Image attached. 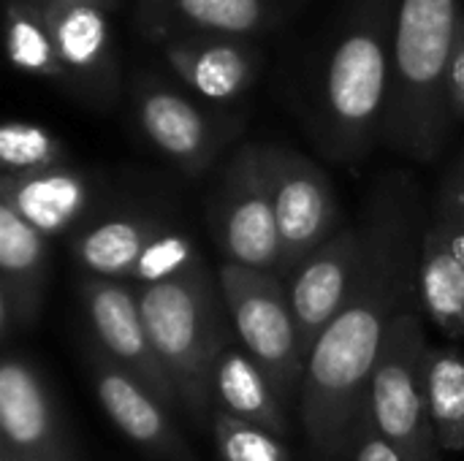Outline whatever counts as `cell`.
<instances>
[{"label":"cell","mask_w":464,"mask_h":461,"mask_svg":"<svg viewBox=\"0 0 464 461\" xmlns=\"http://www.w3.org/2000/svg\"><path fill=\"white\" fill-rule=\"evenodd\" d=\"M427 215L421 187L408 171L381 174L364 198V264L345 310L310 353L299 394L313 461H345L392 326L405 310L421 304Z\"/></svg>","instance_id":"6da1fadb"},{"label":"cell","mask_w":464,"mask_h":461,"mask_svg":"<svg viewBox=\"0 0 464 461\" xmlns=\"http://www.w3.org/2000/svg\"><path fill=\"white\" fill-rule=\"evenodd\" d=\"M397 0H351L313 76L310 130L326 158L345 166L367 160L392 90V38Z\"/></svg>","instance_id":"7a4b0ae2"},{"label":"cell","mask_w":464,"mask_h":461,"mask_svg":"<svg viewBox=\"0 0 464 461\" xmlns=\"http://www.w3.org/2000/svg\"><path fill=\"white\" fill-rule=\"evenodd\" d=\"M462 22V0H397L383 144L413 163H435L451 141L446 82Z\"/></svg>","instance_id":"3957f363"},{"label":"cell","mask_w":464,"mask_h":461,"mask_svg":"<svg viewBox=\"0 0 464 461\" xmlns=\"http://www.w3.org/2000/svg\"><path fill=\"white\" fill-rule=\"evenodd\" d=\"M150 340L177 389L182 413L198 427L212 424V370L231 345L228 310L218 277L204 258L147 285H136Z\"/></svg>","instance_id":"277c9868"},{"label":"cell","mask_w":464,"mask_h":461,"mask_svg":"<svg viewBox=\"0 0 464 461\" xmlns=\"http://www.w3.org/2000/svg\"><path fill=\"white\" fill-rule=\"evenodd\" d=\"M427 348L421 304H416L394 321L370 380L367 413L405 461H440L443 454L427 408Z\"/></svg>","instance_id":"5b68a950"},{"label":"cell","mask_w":464,"mask_h":461,"mask_svg":"<svg viewBox=\"0 0 464 461\" xmlns=\"http://www.w3.org/2000/svg\"><path fill=\"white\" fill-rule=\"evenodd\" d=\"M218 283L242 348L264 370L288 408V402L302 394L307 367L291 312L288 283L275 272L245 269L226 261L218 269Z\"/></svg>","instance_id":"8992f818"},{"label":"cell","mask_w":464,"mask_h":461,"mask_svg":"<svg viewBox=\"0 0 464 461\" xmlns=\"http://www.w3.org/2000/svg\"><path fill=\"white\" fill-rule=\"evenodd\" d=\"M207 223L226 264L283 277V245L261 144H242L223 163L207 196Z\"/></svg>","instance_id":"52a82bcc"},{"label":"cell","mask_w":464,"mask_h":461,"mask_svg":"<svg viewBox=\"0 0 464 461\" xmlns=\"http://www.w3.org/2000/svg\"><path fill=\"white\" fill-rule=\"evenodd\" d=\"M71 250L87 274L128 285L166 280L201 258L179 228L144 212L109 215L87 223L73 234Z\"/></svg>","instance_id":"ba28073f"},{"label":"cell","mask_w":464,"mask_h":461,"mask_svg":"<svg viewBox=\"0 0 464 461\" xmlns=\"http://www.w3.org/2000/svg\"><path fill=\"white\" fill-rule=\"evenodd\" d=\"M133 111L144 139L188 177H204L242 128L239 117L204 109L147 73L133 84Z\"/></svg>","instance_id":"9c48e42d"},{"label":"cell","mask_w":464,"mask_h":461,"mask_svg":"<svg viewBox=\"0 0 464 461\" xmlns=\"http://www.w3.org/2000/svg\"><path fill=\"white\" fill-rule=\"evenodd\" d=\"M261 147L283 245V280H288L310 253L343 228L340 204L332 179L315 160L291 147Z\"/></svg>","instance_id":"30bf717a"},{"label":"cell","mask_w":464,"mask_h":461,"mask_svg":"<svg viewBox=\"0 0 464 461\" xmlns=\"http://www.w3.org/2000/svg\"><path fill=\"white\" fill-rule=\"evenodd\" d=\"M76 293L90 326V340L139 383H144L171 413H182L177 389L144 326L136 285L82 274Z\"/></svg>","instance_id":"8fae6325"},{"label":"cell","mask_w":464,"mask_h":461,"mask_svg":"<svg viewBox=\"0 0 464 461\" xmlns=\"http://www.w3.org/2000/svg\"><path fill=\"white\" fill-rule=\"evenodd\" d=\"M0 454L16 461H76L44 372L16 351H5L0 364Z\"/></svg>","instance_id":"7c38bea8"},{"label":"cell","mask_w":464,"mask_h":461,"mask_svg":"<svg viewBox=\"0 0 464 461\" xmlns=\"http://www.w3.org/2000/svg\"><path fill=\"white\" fill-rule=\"evenodd\" d=\"M101 410L150 461H196L174 413L92 340L82 348Z\"/></svg>","instance_id":"4fadbf2b"},{"label":"cell","mask_w":464,"mask_h":461,"mask_svg":"<svg viewBox=\"0 0 464 461\" xmlns=\"http://www.w3.org/2000/svg\"><path fill=\"white\" fill-rule=\"evenodd\" d=\"M362 264L364 228L362 223H348L315 253H310L285 280L304 361L315 351L318 340L337 321V315L345 310Z\"/></svg>","instance_id":"5bb4252c"},{"label":"cell","mask_w":464,"mask_h":461,"mask_svg":"<svg viewBox=\"0 0 464 461\" xmlns=\"http://www.w3.org/2000/svg\"><path fill=\"white\" fill-rule=\"evenodd\" d=\"M109 11L52 3L46 19L63 65V87L90 106L106 109L120 92V68Z\"/></svg>","instance_id":"9a60e30c"},{"label":"cell","mask_w":464,"mask_h":461,"mask_svg":"<svg viewBox=\"0 0 464 461\" xmlns=\"http://www.w3.org/2000/svg\"><path fill=\"white\" fill-rule=\"evenodd\" d=\"M0 204L11 206L44 236H60L84 220L98 204V182L76 166L0 177Z\"/></svg>","instance_id":"2e32d148"},{"label":"cell","mask_w":464,"mask_h":461,"mask_svg":"<svg viewBox=\"0 0 464 461\" xmlns=\"http://www.w3.org/2000/svg\"><path fill=\"white\" fill-rule=\"evenodd\" d=\"M163 54L177 76L207 101H234L258 76V52L242 38L174 35Z\"/></svg>","instance_id":"e0dca14e"},{"label":"cell","mask_w":464,"mask_h":461,"mask_svg":"<svg viewBox=\"0 0 464 461\" xmlns=\"http://www.w3.org/2000/svg\"><path fill=\"white\" fill-rule=\"evenodd\" d=\"M49 285V236L0 204V299L11 307L19 329L41 318Z\"/></svg>","instance_id":"ac0fdd59"},{"label":"cell","mask_w":464,"mask_h":461,"mask_svg":"<svg viewBox=\"0 0 464 461\" xmlns=\"http://www.w3.org/2000/svg\"><path fill=\"white\" fill-rule=\"evenodd\" d=\"M228 413L272 435H288V408L245 348L228 345L212 370V413Z\"/></svg>","instance_id":"d6986e66"},{"label":"cell","mask_w":464,"mask_h":461,"mask_svg":"<svg viewBox=\"0 0 464 461\" xmlns=\"http://www.w3.org/2000/svg\"><path fill=\"white\" fill-rule=\"evenodd\" d=\"M421 307L440 334L451 340L464 337V261L459 258L449 231L427 215L421 266H419Z\"/></svg>","instance_id":"ffe728a7"},{"label":"cell","mask_w":464,"mask_h":461,"mask_svg":"<svg viewBox=\"0 0 464 461\" xmlns=\"http://www.w3.org/2000/svg\"><path fill=\"white\" fill-rule=\"evenodd\" d=\"M275 16L272 0H166L160 19L179 35L245 38L264 30Z\"/></svg>","instance_id":"44dd1931"},{"label":"cell","mask_w":464,"mask_h":461,"mask_svg":"<svg viewBox=\"0 0 464 461\" xmlns=\"http://www.w3.org/2000/svg\"><path fill=\"white\" fill-rule=\"evenodd\" d=\"M424 386L430 421L440 451L464 454V353L457 348H427Z\"/></svg>","instance_id":"7402d4cb"},{"label":"cell","mask_w":464,"mask_h":461,"mask_svg":"<svg viewBox=\"0 0 464 461\" xmlns=\"http://www.w3.org/2000/svg\"><path fill=\"white\" fill-rule=\"evenodd\" d=\"M5 41L14 68L63 84V65L46 19V8L5 0Z\"/></svg>","instance_id":"603a6c76"},{"label":"cell","mask_w":464,"mask_h":461,"mask_svg":"<svg viewBox=\"0 0 464 461\" xmlns=\"http://www.w3.org/2000/svg\"><path fill=\"white\" fill-rule=\"evenodd\" d=\"M68 163H71L68 147L52 130L24 122V120H8L0 128L3 177L33 174V171H44V168L68 166Z\"/></svg>","instance_id":"cb8c5ba5"},{"label":"cell","mask_w":464,"mask_h":461,"mask_svg":"<svg viewBox=\"0 0 464 461\" xmlns=\"http://www.w3.org/2000/svg\"><path fill=\"white\" fill-rule=\"evenodd\" d=\"M209 429L220 461H291V451L283 437L237 416L215 410Z\"/></svg>","instance_id":"d4e9b609"},{"label":"cell","mask_w":464,"mask_h":461,"mask_svg":"<svg viewBox=\"0 0 464 461\" xmlns=\"http://www.w3.org/2000/svg\"><path fill=\"white\" fill-rule=\"evenodd\" d=\"M430 215L449 231L459 258L464 261V144L457 149L435 187Z\"/></svg>","instance_id":"484cf974"},{"label":"cell","mask_w":464,"mask_h":461,"mask_svg":"<svg viewBox=\"0 0 464 461\" xmlns=\"http://www.w3.org/2000/svg\"><path fill=\"white\" fill-rule=\"evenodd\" d=\"M345 461H405L400 456V451L378 432V427L372 424L367 408L356 424V432H353V440H351V448H348V456Z\"/></svg>","instance_id":"4316f807"},{"label":"cell","mask_w":464,"mask_h":461,"mask_svg":"<svg viewBox=\"0 0 464 461\" xmlns=\"http://www.w3.org/2000/svg\"><path fill=\"white\" fill-rule=\"evenodd\" d=\"M446 87H449V106H451L454 120L464 122V22L462 27H459V38H457L454 54H451Z\"/></svg>","instance_id":"83f0119b"},{"label":"cell","mask_w":464,"mask_h":461,"mask_svg":"<svg viewBox=\"0 0 464 461\" xmlns=\"http://www.w3.org/2000/svg\"><path fill=\"white\" fill-rule=\"evenodd\" d=\"M54 3H63V5H95V8L111 11L120 0H54Z\"/></svg>","instance_id":"f1b7e54d"},{"label":"cell","mask_w":464,"mask_h":461,"mask_svg":"<svg viewBox=\"0 0 464 461\" xmlns=\"http://www.w3.org/2000/svg\"><path fill=\"white\" fill-rule=\"evenodd\" d=\"M24 3H30V5H38V8H49L54 0H24Z\"/></svg>","instance_id":"f546056e"},{"label":"cell","mask_w":464,"mask_h":461,"mask_svg":"<svg viewBox=\"0 0 464 461\" xmlns=\"http://www.w3.org/2000/svg\"><path fill=\"white\" fill-rule=\"evenodd\" d=\"M144 3H150V5H163L166 0H144Z\"/></svg>","instance_id":"4dcf8cb0"},{"label":"cell","mask_w":464,"mask_h":461,"mask_svg":"<svg viewBox=\"0 0 464 461\" xmlns=\"http://www.w3.org/2000/svg\"><path fill=\"white\" fill-rule=\"evenodd\" d=\"M0 461H16V459H11L8 454H0Z\"/></svg>","instance_id":"1f68e13d"}]
</instances>
